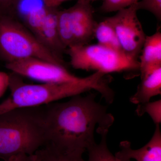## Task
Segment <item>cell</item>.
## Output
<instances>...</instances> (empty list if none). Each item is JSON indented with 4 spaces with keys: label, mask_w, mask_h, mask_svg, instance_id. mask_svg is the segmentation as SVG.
Here are the masks:
<instances>
[{
    "label": "cell",
    "mask_w": 161,
    "mask_h": 161,
    "mask_svg": "<svg viewBox=\"0 0 161 161\" xmlns=\"http://www.w3.org/2000/svg\"><path fill=\"white\" fill-rule=\"evenodd\" d=\"M96 93L75 95L64 102L44 105L48 143L83 154L95 142V130H109L114 117L106 106L96 101Z\"/></svg>",
    "instance_id": "cell-1"
},
{
    "label": "cell",
    "mask_w": 161,
    "mask_h": 161,
    "mask_svg": "<svg viewBox=\"0 0 161 161\" xmlns=\"http://www.w3.org/2000/svg\"><path fill=\"white\" fill-rule=\"evenodd\" d=\"M10 96L0 104V114L18 108L41 106L57 101L94 90L105 100L112 98L114 91L110 87L112 78L99 72L84 77L79 82L28 84L20 76L9 75Z\"/></svg>",
    "instance_id": "cell-2"
},
{
    "label": "cell",
    "mask_w": 161,
    "mask_h": 161,
    "mask_svg": "<svg viewBox=\"0 0 161 161\" xmlns=\"http://www.w3.org/2000/svg\"><path fill=\"white\" fill-rule=\"evenodd\" d=\"M44 105L18 108L0 114V159L31 155L48 143Z\"/></svg>",
    "instance_id": "cell-3"
},
{
    "label": "cell",
    "mask_w": 161,
    "mask_h": 161,
    "mask_svg": "<svg viewBox=\"0 0 161 161\" xmlns=\"http://www.w3.org/2000/svg\"><path fill=\"white\" fill-rule=\"evenodd\" d=\"M0 56L6 63L37 58L66 66L60 58L43 45L12 15H0Z\"/></svg>",
    "instance_id": "cell-4"
},
{
    "label": "cell",
    "mask_w": 161,
    "mask_h": 161,
    "mask_svg": "<svg viewBox=\"0 0 161 161\" xmlns=\"http://www.w3.org/2000/svg\"><path fill=\"white\" fill-rule=\"evenodd\" d=\"M65 52L75 69L94 71L104 75L125 73L132 77L139 73V60L98 43L72 46Z\"/></svg>",
    "instance_id": "cell-5"
},
{
    "label": "cell",
    "mask_w": 161,
    "mask_h": 161,
    "mask_svg": "<svg viewBox=\"0 0 161 161\" xmlns=\"http://www.w3.org/2000/svg\"><path fill=\"white\" fill-rule=\"evenodd\" d=\"M90 2L77 0L68 9L58 10L57 27L59 38L66 49L70 47L89 44L94 38L97 22Z\"/></svg>",
    "instance_id": "cell-6"
},
{
    "label": "cell",
    "mask_w": 161,
    "mask_h": 161,
    "mask_svg": "<svg viewBox=\"0 0 161 161\" xmlns=\"http://www.w3.org/2000/svg\"><path fill=\"white\" fill-rule=\"evenodd\" d=\"M6 69L20 77L43 83L79 82L84 78L73 75L66 66L37 58H28L6 63Z\"/></svg>",
    "instance_id": "cell-7"
},
{
    "label": "cell",
    "mask_w": 161,
    "mask_h": 161,
    "mask_svg": "<svg viewBox=\"0 0 161 161\" xmlns=\"http://www.w3.org/2000/svg\"><path fill=\"white\" fill-rule=\"evenodd\" d=\"M137 11L135 4L107 18L115 30L124 53L138 60L147 36L137 17Z\"/></svg>",
    "instance_id": "cell-8"
},
{
    "label": "cell",
    "mask_w": 161,
    "mask_h": 161,
    "mask_svg": "<svg viewBox=\"0 0 161 161\" xmlns=\"http://www.w3.org/2000/svg\"><path fill=\"white\" fill-rule=\"evenodd\" d=\"M120 150L115 157L124 161H161V132L160 125H156L152 138L146 145L137 150L131 147L128 141L121 142Z\"/></svg>",
    "instance_id": "cell-9"
},
{
    "label": "cell",
    "mask_w": 161,
    "mask_h": 161,
    "mask_svg": "<svg viewBox=\"0 0 161 161\" xmlns=\"http://www.w3.org/2000/svg\"><path fill=\"white\" fill-rule=\"evenodd\" d=\"M58 8L48 7L46 18L36 37L51 51L63 59L66 51L60 41L57 27Z\"/></svg>",
    "instance_id": "cell-10"
},
{
    "label": "cell",
    "mask_w": 161,
    "mask_h": 161,
    "mask_svg": "<svg viewBox=\"0 0 161 161\" xmlns=\"http://www.w3.org/2000/svg\"><path fill=\"white\" fill-rule=\"evenodd\" d=\"M141 82L130 101L135 104L150 101L152 97L161 94V66L140 74Z\"/></svg>",
    "instance_id": "cell-11"
},
{
    "label": "cell",
    "mask_w": 161,
    "mask_h": 161,
    "mask_svg": "<svg viewBox=\"0 0 161 161\" xmlns=\"http://www.w3.org/2000/svg\"><path fill=\"white\" fill-rule=\"evenodd\" d=\"M140 74L161 66V32L160 28L155 33L147 36L141 53Z\"/></svg>",
    "instance_id": "cell-12"
},
{
    "label": "cell",
    "mask_w": 161,
    "mask_h": 161,
    "mask_svg": "<svg viewBox=\"0 0 161 161\" xmlns=\"http://www.w3.org/2000/svg\"><path fill=\"white\" fill-rule=\"evenodd\" d=\"M34 154L37 161H86L82 158L83 154L64 151L50 143Z\"/></svg>",
    "instance_id": "cell-13"
},
{
    "label": "cell",
    "mask_w": 161,
    "mask_h": 161,
    "mask_svg": "<svg viewBox=\"0 0 161 161\" xmlns=\"http://www.w3.org/2000/svg\"><path fill=\"white\" fill-rule=\"evenodd\" d=\"M94 37L96 38L98 44L124 53L115 30L107 18L96 24L94 31Z\"/></svg>",
    "instance_id": "cell-14"
},
{
    "label": "cell",
    "mask_w": 161,
    "mask_h": 161,
    "mask_svg": "<svg viewBox=\"0 0 161 161\" xmlns=\"http://www.w3.org/2000/svg\"><path fill=\"white\" fill-rule=\"evenodd\" d=\"M109 130H103L98 133L101 136L99 143L95 142L87 149L88 159L86 161H124L117 158L111 152L107 145V135Z\"/></svg>",
    "instance_id": "cell-15"
},
{
    "label": "cell",
    "mask_w": 161,
    "mask_h": 161,
    "mask_svg": "<svg viewBox=\"0 0 161 161\" xmlns=\"http://www.w3.org/2000/svg\"><path fill=\"white\" fill-rule=\"evenodd\" d=\"M47 6L43 5L37 7L27 11L24 16V21L26 28L35 36H37L43 26L47 13Z\"/></svg>",
    "instance_id": "cell-16"
},
{
    "label": "cell",
    "mask_w": 161,
    "mask_h": 161,
    "mask_svg": "<svg viewBox=\"0 0 161 161\" xmlns=\"http://www.w3.org/2000/svg\"><path fill=\"white\" fill-rule=\"evenodd\" d=\"M136 112L139 116L147 113L155 125H160L161 123V100L139 104L137 105Z\"/></svg>",
    "instance_id": "cell-17"
},
{
    "label": "cell",
    "mask_w": 161,
    "mask_h": 161,
    "mask_svg": "<svg viewBox=\"0 0 161 161\" xmlns=\"http://www.w3.org/2000/svg\"><path fill=\"white\" fill-rule=\"evenodd\" d=\"M139 0H103L99 9L103 13L117 12L134 5Z\"/></svg>",
    "instance_id": "cell-18"
},
{
    "label": "cell",
    "mask_w": 161,
    "mask_h": 161,
    "mask_svg": "<svg viewBox=\"0 0 161 161\" xmlns=\"http://www.w3.org/2000/svg\"><path fill=\"white\" fill-rule=\"evenodd\" d=\"M137 10L143 9L152 14L158 20H161V0H141L135 4Z\"/></svg>",
    "instance_id": "cell-19"
},
{
    "label": "cell",
    "mask_w": 161,
    "mask_h": 161,
    "mask_svg": "<svg viewBox=\"0 0 161 161\" xmlns=\"http://www.w3.org/2000/svg\"><path fill=\"white\" fill-rule=\"evenodd\" d=\"M22 0H0V15L12 16Z\"/></svg>",
    "instance_id": "cell-20"
},
{
    "label": "cell",
    "mask_w": 161,
    "mask_h": 161,
    "mask_svg": "<svg viewBox=\"0 0 161 161\" xmlns=\"http://www.w3.org/2000/svg\"><path fill=\"white\" fill-rule=\"evenodd\" d=\"M10 76L9 74L0 71V98L5 94L9 87Z\"/></svg>",
    "instance_id": "cell-21"
},
{
    "label": "cell",
    "mask_w": 161,
    "mask_h": 161,
    "mask_svg": "<svg viewBox=\"0 0 161 161\" xmlns=\"http://www.w3.org/2000/svg\"><path fill=\"white\" fill-rule=\"evenodd\" d=\"M69 0H42L44 6L50 8H58L64 2Z\"/></svg>",
    "instance_id": "cell-22"
},
{
    "label": "cell",
    "mask_w": 161,
    "mask_h": 161,
    "mask_svg": "<svg viewBox=\"0 0 161 161\" xmlns=\"http://www.w3.org/2000/svg\"><path fill=\"white\" fill-rule=\"evenodd\" d=\"M9 161H37L34 154L29 155L22 154L12 158Z\"/></svg>",
    "instance_id": "cell-23"
},
{
    "label": "cell",
    "mask_w": 161,
    "mask_h": 161,
    "mask_svg": "<svg viewBox=\"0 0 161 161\" xmlns=\"http://www.w3.org/2000/svg\"><path fill=\"white\" fill-rule=\"evenodd\" d=\"M86 1H88V2H90V3H92V2H95V1H99V0H86ZM102 1H103V0H102Z\"/></svg>",
    "instance_id": "cell-24"
}]
</instances>
